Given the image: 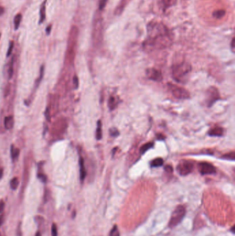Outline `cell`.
Segmentation results:
<instances>
[{
	"label": "cell",
	"mask_w": 235,
	"mask_h": 236,
	"mask_svg": "<svg viewBox=\"0 0 235 236\" xmlns=\"http://www.w3.org/2000/svg\"><path fill=\"white\" fill-rule=\"evenodd\" d=\"M146 30L147 37L143 43V49L146 52L165 49L173 44L171 33L162 22L150 21Z\"/></svg>",
	"instance_id": "1"
},
{
	"label": "cell",
	"mask_w": 235,
	"mask_h": 236,
	"mask_svg": "<svg viewBox=\"0 0 235 236\" xmlns=\"http://www.w3.org/2000/svg\"><path fill=\"white\" fill-rule=\"evenodd\" d=\"M192 66L189 63L181 62L175 65L173 68V76L177 82L185 83L188 80Z\"/></svg>",
	"instance_id": "2"
},
{
	"label": "cell",
	"mask_w": 235,
	"mask_h": 236,
	"mask_svg": "<svg viewBox=\"0 0 235 236\" xmlns=\"http://www.w3.org/2000/svg\"><path fill=\"white\" fill-rule=\"evenodd\" d=\"M186 213V210L184 206L178 205L172 213L169 223H168V227L171 229L177 227L181 222L182 219L184 218Z\"/></svg>",
	"instance_id": "3"
},
{
	"label": "cell",
	"mask_w": 235,
	"mask_h": 236,
	"mask_svg": "<svg viewBox=\"0 0 235 236\" xmlns=\"http://www.w3.org/2000/svg\"><path fill=\"white\" fill-rule=\"evenodd\" d=\"M168 86L170 91L171 92V93L175 98L179 99V100H185V99H188L190 97L189 92L183 87L171 83L168 84Z\"/></svg>",
	"instance_id": "4"
},
{
	"label": "cell",
	"mask_w": 235,
	"mask_h": 236,
	"mask_svg": "<svg viewBox=\"0 0 235 236\" xmlns=\"http://www.w3.org/2000/svg\"><path fill=\"white\" fill-rule=\"evenodd\" d=\"M193 168H194V165L193 162L188 160H184L179 163L177 166V171L179 175L185 176L190 174L193 171Z\"/></svg>",
	"instance_id": "5"
},
{
	"label": "cell",
	"mask_w": 235,
	"mask_h": 236,
	"mask_svg": "<svg viewBox=\"0 0 235 236\" xmlns=\"http://www.w3.org/2000/svg\"><path fill=\"white\" fill-rule=\"evenodd\" d=\"M219 99V93L217 88L214 86L210 87L207 90L206 95V100L208 106H211L216 100Z\"/></svg>",
	"instance_id": "6"
},
{
	"label": "cell",
	"mask_w": 235,
	"mask_h": 236,
	"mask_svg": "<svg viewBox=\"0 0 235 236\" xmlns=\"http://www.w3.org/2000/svg\"><path fill=\"white\" fill-rule=\"evenodd\" d=\"M198 170L201 175H211L216 172V169L212 164L208 162H201L198 164Z\"/></svg>",
	"instance_id": "7"
},
{
	"label": "cell",
	"mask_w": 235,
	"mask_h": 236,
	"mask_svg": "<svg viewBox=\"0 0 235 236\" xmlns=\"http://www.w3.org/2000/svg\"><path fill=\"white\" fill-rule=\"evenodd\" d=\"M146 76L150 80L155 82H161L163 76L160 70L155 68H148L146 70Z\"/></svg>",
	"instance_id": "8"
},
{
	"label": "cell",
	"mask_w": 235,
	"mask_h": 236,
	"mask_svg": "<svg viewBox=\"0 0 235 236\" xmlns=\"http://www.w3.org/2000/svg\"><path fill=\"white\" fill-rule=\"evenodd\" d=\"M79 172H80V179L82 181H84L86 178V171L85 165H84V160L82 158H79Z\"/></svg>",
	"instance_id": "9"
},
{
	"label": "cell",
	"mask_w": 235,
	"mask_h": 236,
	"mask_svg": "<svg viewBox=\"0 0 235 236\" xmlns=\"http://www.w3.org/2000/svg\"><path fill=\"white\" fill-rule=\"evenodd\" d=\"M223 128H221V127H214V128H211L209 132H208V135L210 136H213V137H220L222 136L223 135Z\"/></svg>",
	"instance_id": "10"
},
{
	"label": "cell",
	"mask_w": 235,
	"mask_h": 236,
	"mask_svg": "<svg viewBox=\"0 0 235 236\" xmlns=\"http://www.w3.org/2000/svg\"><path fill=\"white\" fill-rule=\"evenodd\" d=\"M177 0H161V4L163 6V11H166L172 6H175L177 4Z\"/></svg>",
	"instance_id": "11"
},
{
	"label": "cell",
	"mask_w": 235,
	"mask_h": 236,
	"mask_svg": "<svg viewBox=\"0 0 235 236\" xmlns=\"http://www.w3.org/2000/svg\"><path fill=\"white\" fill-rule=\"evenodd\" d=\"M118 103H119V100H118V98H117V97L114 96V95H111V96L110 97V98H109V100H108V107L109 108H110V110H114L115 108L117 107V106L118 105Z\"/></svg>",
	"instance_id": "12"
},
{
	"label": "cell",
	"mask_w": 235,
	"mask_h": 236,
	"mask_svg": "<svg viewBox=\"0 0 235 236\" xmlns=\"http://www.w3.org/2000/svg\"><path fill=\"white\" fill-rule=\"evenodd\" d=\"M19 153H20V151H19V148H15L14 147L13 145H11V158H12V160L13 162L15 161L16 159H17L18 157H19Z\"/></svg>",
	"instance_id": "13"
},
{
	"label": "cell",
	"mask_w": 235,
	"mask_h": 236,
	"mask_svg": "<svg viewBox=\"0 0 235 236\" xmlns=\"http://www.w3.org/2000/svg\"><path fill=\"white\" fill-rule=\"evenodd\" d=\"M46 18V1L43 3L40 8V18H39V24H41Z\"/></svg>",
	"instance_id": "14"
},
{
	"label": "cell",
	"mask_w": 235,
	"mask_h": 236,
	"mask_svg": "<svg viewBox=\"0 0 235 236\" xmlns=\"http://www.w3.org/2000/svg\"><path fill=\"white\" fill-rule=\"evenodd\" d=\"M4 125H5V128H6V129H8V130L11 129L13 126V117H11V116L6 117L4 120Z\"/></svg>",
	"instance_id": "15"
},
{
	"label": "cell",
	"mask_w": 235,
	"mask_h": 236,
	"mask_svg": "<svg viewBox=\"0 0 235 236\" xmlns=\"http://www.w3.org/2000/svg\"><path fill=\"white\" fill-rule=\"evenodd\" d=\"M102 138V122L100 120L97 122V130H96V138L97 140H100Z\"/></svg>",
	"instance_id": "16"
},
{
	"label": "cell",
	"mask_w": 235,
	"mask_h": 236,
	"mask_svg": "<svg viewBox=\"0 0 235 236\" xmlns=\"http://www.w3.org/2000/svg\"><path fill=\"white\" fill-rule=\"evenodd\" d=\"M163 164V159L161 158H157L156 159L153 160V161L151 162V166L152 167H159V166H161Z\"/></svg>",
	"instance_id": "17"
},
{
	"label": "cell",
	"mask_w": 235,
	"mask_h": 236,
	"mask_svg": "<svg viewBox=\"0 0 235 236\" xmlns=\"http://www.w3.org/2000/svg\"><path fill=\"white\" fill-rule=\"evenodd\" d=\"M225 14H226V11L223 9L217 10V11H215L212 13L213 17L216 18V19H221L225 15Z\"/></svg>",
	"instance_id": "18"
},
{
	"label": "cell",
	"mask_w": 235,
	"mask_h": 236,
	"mask_svg": "<svg viewBox=\"0 0 235 236\" xmlns=\"http://www.w3.org/2000/svg\"><path fill=\"white\" fill-rule=\"evenodd\" d=\"M153 147V142H148L145 144H143L140 148V153L141 154H143L146 152L148 150L150 149L151 148Z\"/></svg>",
	"instance_id": "19"
},
{
	"label": "cell",
	"mask_w": 235,
	"mask_h": 236,
	"mask_svg": "<svg viewBox=\"0 0 235 236\" xmlns=\"http://www.w3.org/2000/svg\"><path fill=\"white\" fill-rule=\"evenodd\" d=\"M21 19H22V16L21 14H17L15 16L14 19V24H15V29L17 30L19 29V24H20Z\"/></svg>",
	"instance_id": "20"
},
{
	"label": "cell",
	"mask_w": 235,
	"mask_h": 236,
	"mask_svg": "<svg viewBox=\"0 0 235 236\" xmlns=\"http://www.w3.org/2000/svg\"><path fill=\"white\" fill-rule=\"evenodd\" d=\"M10 184H11V189H12L13 190H16L17 189L18 185H19V180H18V178L16 177L13 178V179L11 180V183H10Z\"/></svg>",
	"instance_id": "21"
},
{
	"label": "cell",
	"mask_w": 235,
	"mask_h": 236,
	"mask_svg": "<svg viewBox=\"0 0 235 236\" xmlns=\"http://www.w3.org/2000/svg\"><path fill=\"white\" fill-rule=\"evenodd\" d=\"M109 236H120V233L119 231L118 227L117 225H115L110 231Z\"/></svg>",
	"instance_id": "22"
},
{
	"label": "cell",
	"mask_w": 235,
	"mask_h": 236,
	"mask_svg": "<svg viewBox=\"0 0 235 236\" xmlns=\"http://www.w3.org/2000/svg\"><path fill=\"white\" fill-rule=\"evenodd\" d=\"M44 66H41V68H40V77H39V78L37 79V80L36 81L35 85L37 86H38L39 84V83H40L41 79H42V77H43V75H44Z\"/></svg>",
	"instance_id": "23"
},
{
	"label": "cell",
	"mask_w": 235,
	"mask_h": 236,
	"mask_svg": "<svg viewBox=\"0 0 235 236\" xmlns=\"http://www.w3.org/2000/svg\"><path fill=\"white\" fill-rule=\"evenodd\" d=\"M223 158H224V159L230 160H234V157H235L234 152V151L231 152V153H228V154L225 155V156H223Z\"/></svg>",
	"instance_id": "24"
},
{
	"label": "cell",
	"mask_w": 235,
	"mask_h": 236,
	"mask_svg": "<svg viewBox=\"0 0 235 236\" xmlns=\"http://www.w3.org/2000/svg\"><path fill=\"white\" fill-rule=\"evenodd\" d=\"M37 177L44 183H46V181H47V177H46V175L44 174V173H38Z\"/></svg>",
	"instance_id": "25"
},
{
	"label": "cell",
	"mask_w": 235,
	"mask_h": 236,
	"mask_svg": "<svg viewBox=\"0 0 235 236\" xmlns=\"http://www.w3.org/2000/svg\"><path fill=\"white\" fill-rule=\"evenodd\" d=\"M51 233H52V236H57V227L54 223L52 224L51 227Z\"/></svg>",
	"instance_id": "26"
},
{
	"label": "cell",
	"mask_w": 235,
	"mask_h": 236,
	"mask_svg": "<svg viewBox=\"0 0 235 236\" xmlns=\"http://www.w3.org/2000/svg\"><path fill=\"white\" fill-rule=\"evenodd\" d=\"M107 1H108V0H100V1H99V9L100 10V11H102V10L106 7V4H107Z\"/></svg>",
	"instance_id": "27"
},
{
	"label": "cell",
	"mask_w": 235,
	"mask_h": 236,
	"mask_svg": "<svg viewBox=\"0 0 235 236\" xmlns=\"http://www.w3.org/2000/svg\"><path fill=\"white\" fill-rule=\"evenodd\" d=\"M13 59H14V58H13L12 60H11V64H10V67H9V70H8L9 79H11V77H12L13 73Z\"/></svg>",
	"instance_id": "28"
},
{
	"label": "cell",
	"mask_w": 235,
	"mask_h": 236,
	"mask_svg": "<svg viewBox=\"0 0 235 236\" xmlns=\"http://www.w3.org/2000/svg\"><path fill=\"white\" fill-rule=\"evenodd\" d=\"M13 47H14V43H13V42H11V43H10V46H9V48H8L7 55H7V57H9V56L11 55V53H12Z\"/></svg>",
	"instance_id": "29"
},
{
	"label": "cell",
	"mask_w": 235,
	"mask_h": 236,
	"mask_svg": "<svg viewBox=\"0 0 235 236\" xmlns=\"http://www.w3.org/2000/svg\"><path fill=\"white\" fill-rule=\"evenodd\" d=\"M73 84L74 86V88L77 89L79 87V80L77 75H74L73 77Z\"/></svg>",
	"instance_id": "30"
},
{
	"label": "cell",
	"mask_w": 235,
	"mask_h": 236,
	"mask_svg": "<svg viewBox=\"0 0 235 236\" xmlns=\"http://www.w3.org/2000/svg\"><path fill=\"white\" fill-rule=\"evenodd\" d=\"M45 117L46 118V120H47L48 122H50V110H49V108H47L45 110Z\"/></svg>",
	"instance_id": "31"
},
{
	"label": "cell",
	"mask_w": 235,
	"mask_h": 236,
	"mask_svg": "<svg viewBox=\"0 0 235 236\" xmlns=\"http://www.w3.org/2000/svg\"><path fill=\"white\" fill-rule=\"evenodd\" d=\"M110 133L112 136H117L119 135V131L116 128H111L110 131Z\"/></svg>",
	"instance_id": "32"
},
{
	"label": "cell",
	"mask_w": 235,
	"mask_h": 236,
	"mask_svg": "<svg viewBox=\"0 0 235 236\" xmlns=\"http://www.w3.org/2000/svg\"><path fill=\"white\" fill-rule=\"evenodd\" d=\"M4 207H5L4 202H3V201H1V202H0V213H1L3 211H4Z\"/></svg>",
	"instance_id": "33"
},
{
	"label": "cell",
	"mask_w": 235,
	"mask_h": 236,
	"mask_svg": "<svg viewBox=\"0 0 235 236\" xmlns=\"http://www.w3.org/2000/svg\"><path fill=\"white\" fill-rule=\"evenodd\" d=\"M165 171H167V172H169V173H170V172H173V167H172L171 166H166L165 167Z\"/></svg>",
	"instance_id": "34"
},
{
	"label": "cell",
	"mask_w": 235,
	"mask_h": 236,
	"mask_svg": "<svg viewBox=\"0 0 235 236\" xmlns=\"http://www.w3.org/2000/svg\"><path fill=\"white\" fill-rule=\"evenodd\" d=\"M231 49H232V51L234 52V37L232 38V42H231Z\"/></svg>",
	"instance_id": "35"
},
{
	"label": "cell",
	"mask_w": 235,
	"mask_h": 236,
	"mask_svg": "<svg viewBox=\"0 0 235 236\" xmlns=\"http://www.w3.org/2000/svg\"><path fill=\"white\" fill-rule=\"evenodd\" d=\"M51 29H52V27H51V26H48L47 29H46V33H47V35H49L50 33Z\"/></svg>",
	"instance_id": "36"
},
{
	"label": "cell",
	"mask_w": 235,
	"mask_h": 236,
	"mask_svg": "<svg viewBox=\"0 0 235 236\" xmlns=\"http://www.w3.org/2000/svg\"><path fill=\"white\" fill-rule=\"evenodd\" d=\"M4 215H0V226H1V224H3V222H4Z\"/></svg>",
	"instance_id": "37"
},
{
	"label": "cell",
	"mask_w": 235,
	"mask_h": 236,
	"mask_svg": "<svg viewBox=\"0 0 235 236\" xmlns=\"http://www.w3.org/2000/svg\"><path fill=\"white\" fill-rule=\"evenodd\" d=\"M2 176H3V169L0 168V179L2 177Z\"/></svg>",
	"instance_id": "38"
},
{
	"label": "cell",
	"mask_w": 235,
	"mask_h": 236,
	"mask_svg": "<svg viewBox=\"0 0 235 236\" xmlns=\"http://www.w3.org/2000/svg\"><path fill=\"white\" fill-rule=\"evenodd\" d=\"M35 236H41V233L39 232V231H37V233H36V234H35Z\"/></svg>",
	"instance_id": "39"
},
{
	"label": "cell",
	"mask_w": 235,
	"mask_h": 236,
	"mask_svg": "<svg viewBox=\"0 0 235 236\" xmlns=\"http://www.w3.org/2000/svg\"><path fill=\"white\" fill-rule=\"evenodd\" d=\"M0 37H1V34H0Z\"/></svg>",
	"instance_id": "40"
}]
</instances>
